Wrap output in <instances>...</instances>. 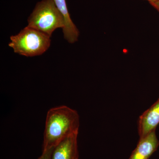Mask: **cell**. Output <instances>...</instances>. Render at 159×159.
I'll return each instance as SVG.
<instances>
[{"mask_svg": "<svg viewBox=\"0 0 159 159\" xmlns=\"http://www.w3.org/2000/svg\"><path fill=\"white\" fill-rule=\"evenodd\" d=\"M159 124V98L139 117L138 121L139 139L155 130Z\"/></svg>", "mask_w": 159, "mask_h": 159, "instance_id": "obj_4", "label": "cell"}, {"mask_svg": "<svg viewBox=\"0 0 159 159\" xmlns=\"http://www.w3.org/2000/svg\"><path fill=\"white\" fill-rule=\"evenodd\" d=\"M28 27L51 37L56 29H63L64 19L54 0H43L37 3L28 19Z\"/></svg>", "mask_w": 159, "mask_h": 159, "instance_id": "obj_3", "label": "cell"}, {"mask_svg": "<svg viewBox=\"0 0 159 159\" xmlns=\"http://www.w3.org/2000/svg\"><path fill=\"white\" fill-rule=\"evenodd\" d=\"M9 44L15 53L26 57L41 55L51 44V37L39 31L27 26L19 34L10 37Z\"/></svg>", "mask_w": 159, "mask_h": 159, "instance_id": "obj_2", "label": "cell"}, {"mask_svg": "<svg viewBox=\"0 0 159 159\" xmlns=\"http://www.w3.org/2000/svg\"><path fill=\"white\" fill-rule=\"evenodd\" d=\"M79 127L77 111L66 106L51 108L46 117L43 151L54 148L70 136L78 134Z\"/></svg>", "mask_w": 159, "mask_h": 159, "instance_id": "obj_1", "label": "cell"}, {"mask_svg": "<svg viewBox=\"0 0 159 159\" xmlns=\"http://www.w3.org/2000/svg\"><path fill=\"white\" fill-rule=\"evenodd\" d=\"M159 141L155 130L139 139L136 148L129 159H149L157 149Z\"/></svg>", "mask_w": 159, "mask_h": 159, "instance_id": "obj_5", "label": "cell"}, {"mask_svg": "<svg viewBox=\"0 0 159 159\" xmlns=\"http://www.w3.org/2000/svg\"><path fill=\"white\" fill-rule=\"evenodd\" d=\"M149 1V2H158L159 0H148Z\"/></svg>", "mask_w": 159, "mask_h": 159, "instance_id": "obj_10", "label": "cell"}, {"mask_svg": "<svg viewBox=\"0 0 159 159\" xmlns=\"http://www.w3.org/2000/svg\"><path fill=\"white\" fill-rule=\"evenodd\" d=\"M54 1L57 9L63 16L65 22L66 23L70 22L72 20L71 19L70 15L68 10L66 0H54Z\"/></svg>", "mask_w": 159, "mask_h": 159, "instance_id": "obj_7", "label": "cell"}, {"mask_svg": "<svg viewBox=\"0 0 159 159\" xmlns=\"http://www.w3.org/2000/svg\"><path fill=\"white\" fill-rule=\"evenodd\" d=\"M151 5L159 11V1L156 2H150Z\"/></svg>", "mask_w": 159, "mask_h": 159, "instance_id": "obj_9", "label": "cell"}, {"mask_svg": "<svg viewBox=\"0 0 159 159\" xmlns=\"http://www.w3.org/2000/svg\"><path fill=\"white\" fill-rule=\"evenodd\" d=\"M78 134H74L68 137L54 147L51 159H78Z\"/></svg>", "mask_w": 159, "mask_h": 159, "instance_id": "obj_6", "label": "cell"}, {"mask_svg": "<svg viewBox=\"0 0 159 159\" xmlns=\"http://www.w3.org/2000/svg\"><path fill=\"white\" fill-rule=\"evenodd\" d=\"M54 148L43 151L42 154L38 159H51V154Z\"/></svg>", "mask_w": 159, "mask_h": 159, "instance_id": "obj_8", "label": "cell"}]
</instances>
